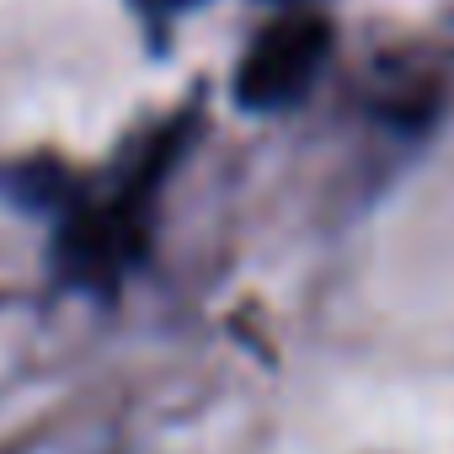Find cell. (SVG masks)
I'll return each mask as SVG.
<instances>
[{
	"label": "cell",
	"instance_id": "6da1fadb",
	"mask_svg": "<svg viewBox=\"0 0 454 454\" xmlns=\"http://www.w3.org/2000/svg\"><path fill=\"white\" fill-rule=\"evenodd\" d=\"M326 54H332V27L321 17H284V22H273L241 59V75H236L241 107L278 113V107L300 102L316 86Z\"/></svg>",
	"mask_w": 454,
	"mask_h": 454
}]
</instances>
